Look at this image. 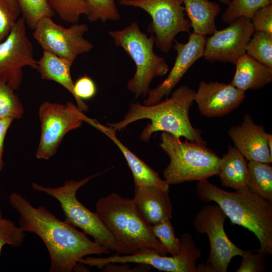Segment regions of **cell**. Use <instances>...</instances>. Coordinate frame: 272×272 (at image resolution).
<instances>
[{
	"label": "cell",
	"mask_w": 272,
	"mask_h": 272,
	"mask_svg": "<svg viewBox=\"0 0 272 272\" xmlns=\"http://www.w3.org/2000/svg\"><path fill=\"white\" fill-rule=\"evenodd\" d=\"M12 207L20 214L19 225L25 232L37 235L49 252L50 272H71L85 256L109 254L107 248L92 241L81 232L57 218L45 207L35 208L23 196L12 192L9 196Z\"/></svg>",
	"instance_id": "6da1fadb"
},
{
	"label": "cell",
	"mask_w": 272,
	"mask_h": 272,
	"mask_svg": "<svg viewBox=\"0 0 272 272\" xmlns=\"http://www.w3.org/2000/svg\"><path fill=\"white\" fill-rule=\"evenodd\" d=\"M195 91L182 85L176 89L170 97H167L157 104L145 105L139 102L132 103L122 120L108 123L106 126L116 131L134 121L148 119L151 122L140 135L142 141L148 142L153 133L160 131L206 146V141L201 137V131L193 127L189 117Z\"/></svg>",
	"instance_id": "7a4b0ae2"
},
{
	"label": "cell",
	"mask_w": 272,
	"mask_h": 272,
	"mask_svg": "<svg viewBox=\"0 0 272 272\" xmlns=\"http://www.w3.org/2000/svg\"><path fill=\"white\" fill-rule=\"evenodd\" d=\"M196 193L201 200L218 205L233 224L253 233L260 243L255 250L266 255L272 254V202L248 186L229 192L207 179L198 181Z\"/></svg>",
	"instance_id": "3957f363"
},
{
	"label": "cell",
	"mask_w": 272,
	"mask_h": 272,
	"mask_svg": "<svg viewBox=\"0 0 272 272\" xmlns=\"http://www.w3.org/2000/svg\"><path fill=\"white\" fill-rule=\"evenodd\" d=\"M95 209L117 244L116 254L130 255L154 251L167 255V250L154 235L152 225L143 218L133 199L112 192L99 198Z\"/></svg>",
	"instance_id": "277c9868"
},
{
	"label": "cell",
	"mask_w": 272,
	"mask_h": 272,
	"mask_svg": "<svg viewBox=\"0 0 272 272\" xmlns=\"http://www.w3.org/2000/svg\"><path fill=\"white\" fill-rule=\"evenodd\" d=\"M159 145L170 159L163 172L170 185L200 181L218 175L221 158L206 146L162 132Z\"/></svg>",
	"instance_id": "5b68a950"
},
{
	"label": "cell",
	"mask_w": 272,
	"mask_h": 272,
	"mask_svg": "<svg viewBox=\"0 0 272 272\" xmlns=\"http://www.w3.org/2000/svg\"><path fill=\"white\" fill-rule=\"evenodd\" d=\"M109 35L115 45L123 48L135 64V71L127 82V89L135 98L146 97L153 79L162 77L169 71L165 59L154 52L153 34L148 37L141 31L137 22H132L121 30L109 31Z\"/></svg>",
	"instance_id": "8992f818"
},
{
	"label": "cell",
	"mask_w": 272,
	"mask_h": 272,
	"mask_svg": "<svg viewBox=\"0 0 272 272\" xmlns=\"http://www.w3.org/2000/svg\"><path fill=\"white\" fill-rule=\"evenodd\" d=\"M100 174L97 173L79 181H65L62 186L57 187H44L35 182L32 183V187L34 190L46 193L59 201L65 216V222L79 228L85 234L91 236L95 242L116 253L117 244L97 213L90 211L76 197L80 188Z\"/></svg>",
	"instance_id": "52a82bcc"
},
{
	"label": "cell",
	"mask_w": 272,
	"mask_h": 272,
	"mask_svg": "<svg viewBox=\"0 0 272 272\" xmlns=\"http://www.w3.org/2000/svg\"><path fill=\"white\" fill-rule=\"evenodd\" d=\"M227 218L217 203L203 206L194 217L195 229L207 234L210 244L206 262L196 265V272H226L231 259L243 254L244 251L230 240L225 231Z\"/></svg>",
	"instance_id": "ba28073f"
},
{
	"label": "cell",
	"mask_w": 272,
	"mask_h": 272,
	"mask_svg": "<svg viewBox=\"0 0 272 272\" xmlns=\"http://www.w3.org/2000/svg\"><path fill=\"white\" fill-rule=\"evenodd\" d=\"M119 4L141 9L150 16L148 32L153 34L155 45L163 53L170 51L178 34L190 33L191 26L182 0H119Z\"/></svg>",
	"instance_id": "9c48e42d"
},
{
	"label": "cell",
	"mask_w": 272,
	"mask_h": 272,
	"mask_svg": "<svg viewBox=\"0 0 272 272\" xmlns=\"http://www.w3.org/2000/svg\"><path fill=\"white\" fill-rule=\"evenodd\" d=\"M38 115L41 134L36 157L44 160L56 153L69 131L79 127L83 121L89 124L92 120L72 102L64 105L45 101L39 106Z\"/></svg>",
	"instance_id": "30bf717a"
},
{
	"label": "cell",
	"mask_w": 272,
	"mask_h": 272,
	"mask_svg": "<svg viewBox=\"0 0 272 272\" xmlns=\"http://www.w3.org/2000/svg\"><path fill=\"white\" fill-rule=\"evenodd\" d=\"M88 29L86 24L78 23L65 28L55 23L51 17H43L33 29V36L43 50L75 60L79 55L87 53L94 47L84 37Z\"/></svg>",
	"instance_id": "8fae6325"
},
{
	"label": "cell",
	"mask_w": 272,
	"mask_h": 272,
	"mask_svg": "<svg viewBox=\"0 0 272 272\" xmlns=\"http://www.w3.org/2000/svg\"><path fill=\"white\" fill-rule=\"evenodd\" d=\"M32 46L27 35L25 20L23 17L19 18L9 35L0 43V82L14 90L19 89L23 68L37 67Z\"/></svg>",
	"instance_id": "7c38bea8"
},
{
	"label": "cell",
	"mask_w": 272,
	"mask_h": 272,
	"mask_svg": "<svg viewBox=\"0 0 272 272\" xmlns=\"http://www.w3.org/2000/svg\"><path fill=\"white\" fill-rule=\"evenodd\" d=\"M254 32L250 19L239 18L226 28L216 30L206 38L203 57L210 61L235 64L246 53V46Z\"/></svg>",
	"instance_id": "4fadbf2b"
},
{
	"label": "cell",
	"mask_w": 272,
	"mask_h": 272,
	"mask_svg": "<svg viewBox=\"0 0 272 272\" xmlns=\"http://www.w3.org/2000/svg\"><path fill=\"white\" fill-rule=\"evenodd\" d=\"M206 40V36L192 32L185 43L174 40V48L177 53L174 65L167 78L156 87L149 90L144 105L157 104L164 96H168L190 67L203 56Z\"/></svg>",
	"instance_id": "5bb4252c"
},
{
	"label": "cell",
	"mask_w": 272,
	"mask_h": 272,
	"mask_svg": "<svg viewBox=\"0 0 272 272\" xmlns=\"http://www.w3.org/2000/svg\"><path fill=\"white\" fill-rule=\"evenodd\" d=\"M245 98V92L230 84L201 81L194 101L201 114L214 118L230 113L240 105Z\"/></svg>",
	"instance_id": "9a60e30c"
},
{
	"label": "cell",
	"mask_w": 272,
	"mask_h": 272,
	"mask_svg": "<svg viewBox=\"0 0 272 272\" xmlns=\"http://www.w3.org/2000/svg\"><path fill=\"white\" fill-rule=\"evenodd\" d=\"M228 132L234 147L247 160L272 162L267 145V132L263 125L254 123L250 115L245 114L240 124L231 126Z\"/></svg>",
	"instance_id": "2e32d148"
},
{
	"label": "cell",
	"mask_w": 272,
	"mask_h": 272,
	"mask_svg": "<svg viewBox=\"0 0 272 272\" xmlns=\"http://www.w3.org/2000/svg\"><path fill=\"white\" fill-rule=\"evenodd\" d=\"M81 262L89 267H96L101 269L108 263H137L153 267L159 270L168 272H187L190 268L188 255L182 252L176 256L161 255L154 251L141 252L130 255L116 254L107 257H87Z\"/></svg>",
	"instance_id": "e0dca14e"
},
{
	"label": "cell",
	"mask_w": 272,
	"mask_h": 272,
	"mask_svg": "<svg viewBox=\"0 0 272 272\" xmlns=\"http://www.w3.org/2000/svg\"><path fill=\"white\" fill-rule=\"evenodd\" d=\"M133 200L143 218L151 225L172 218L169 192L160 187H135Z\"/></svg>",
	"instance_id": "ac0fdd59"
},
{
	"label": "cell",
	"mask_w": 272,
	"mask_h": 272,
	"mask_svg": "<svg viewBox=\"0 0 272 272\" xmlns=\"http://www.w3.org/2000/svg\"><path fill=\"white\" fill-rule=\"evenodd\" d=\"M92 125L105 134L121 151L131 171L135 187L156 186L169 192L170 185L160 178L157 172L125 146L117 138L115 131L96 120Z\"/></svg>",
	"instance_id": "d6986e66"
},
{
	"label": "cell",
	"mask_w": 272,
	"mask_h": 272,
	"mask_svg": "<svg viewBox=\"0 0 272 272\" xmlns=\"http://www.w3.org/2000/svg\"><path fill=\"white\" fill-rule=\"evenodd\" d=\"M234 64L236 71L230 84L243 92L249 89H259L272 82V69L246 53L240 57Z\"/></svg>",
	"instance_id": "ffe728a7"
},
{
	"label": "cell",
	"mask_w": 272,
	"mask_h": 272,
	"mask_svg": "<svg viewBox=\"0 0 272 272\" xmlns=\"http://www.w3.org/2000/svg\"><path fill=\"white\" fill-rule=\"evenodd\" d=\"M185 14L193 32L206 36L217 30L216 18L221 11L220 5L209 0H182Z\"/></svg>",
	"instance_id": "44dd1931"
},
{
	"label": "cell",
	"mask_w": 272,
	"mask_h": 272,
	"mask_svg": "<svg viewBox=\"0 0 272 272\" xmlns=\"http://www.w3.org/2000/svg\"><path fill=\"white\" fill-rule=\"evenodd\" d=\"M218 175L223 186L235 190L247 186V163L235 147L229 146L227 152L221 158Z\"/></svg>",
	"instance_id": "7402d4cb"
},
{
	"label": "cell",
	"mask_w": 272,
	"mask_h": 272,
	"mask_svg": "<svg viewBox=\"0 0 272 272\" xmlns=\"http://www.w3.org/2000/svg\"><path fill=\"white\" fill-rule=\"evenodd\" d=\"M74 60L59 57L47 51L38 61L37 70L43 80L53 81L67 90L75 98L71 69Z\"/></svg>",
	"instance_id": "603a6c76"
},
{
	"label": "cell",
	"mask_w": 272,
	"mask_h": 272,
	"mask_svg": "<svg viewBox=\"0 0 272 272\" xmlns=\"http://www.w3.org/2000/svg\"><path fill=\"white\" fill-rule=\"evenodd\" d=\"M247 186L260 196L272 202V167L270 164L247 163Z\"/></svg>",
	"instance_id": "cb8c5ba5"
},
{
	"label": "cell",
	"mask_w": 272,
	"mask_h": 272,
	"mask_svg": "<svg viewBox=\"0 0 272 272\" xmlns=\"http://www.w3.org/2000/svg\"><path fill=\"white\" fill-rule=\"evenodd\" d=\"M246 46V53L272 69V35L255 31Z\"/></svg>",
	"instance_id": "d4e9b609"
},
{
	"label": "cell",
	"mask_w": 272,
	"mask_h": 272,
	"mask_svg": "<svg viewBox=\"0 0 272 272\" xmlns=\"http://www.w3.org/2000/svg\"><path fill=\"white\" fill-rule=\"evenodd\" d=\"M49 7L62 20L79 23L81 16L88 13L87 0H47Z\"/></svg>",
	"instance_id": "484cf974"
},
{
	"label": "cell",
	"mask_w": 272,
	"mask_h": 272,
	"mask_svg": "<svg viewBox=\"0 0 272 272\" xmlns=\"http://www.w3.org/2000/svg\"><path fill=\"white\" fill-rule=\"evenodd\" d=\"M269 5L271 0H232L223 13L222 19L229 24L242 17L251 20L257 10Z\"/></svg>",
	"instance_id": "4316f807"
},
{
	"label": "cell",
	"mask_w": 272,
	"mask_h": 272,
	"mask_svg": "<svg viewBox=\"0 0 272 272\" xmlns=\"http://www.w3.org/2000/svg\"><path fill=\"white\" fill-rule=\"evenodd\" d=\"M17 2L26 25L32 29L41 19L52 18L55 14L47 0H17Z\"/></svg>",
	"instance_id": "83f0119b"
},
{
	"label": "cell",
	"mask_w": 272,
	"mask_h": 272,
	"mask_svg": "<svg viewBox=\"0 0 272 272\" xmlns=\"http://www.w3.org/2000/svg\"><path fill=\"white\" fill-rule=\"evenodd\" d=\"M14 90L0 82V119H20L24 113L23 105Z\"/></svg>",
	"instance_id": "f1b7e54d"
},
{
	"label": "cell",
	"mask_w": 272,
	"mask_h": 272,
	"mask_svg": "<svg viewBox=\"0 0 272 272\" xmlns=\"http://www.w3.org/2000/svg\"><path fill=\"white\" fill-rule=\"evenodd\" d=\"M88 13L86 16L91 22L100 21H117L121 16L115 0H87Z\"/></svg>",
	"instance_id": "f546056e"
},
{
	"label": "cell",
	"mask_w": 272,
	"mask_h": 272,
	"mask_svg": "<svg viewBox=\"0 0 272 272\" xmlns=\"http://www.w3.org/2000/svg\"><path fill=\"white\" fill-rule=\"evenodd\" d=\"M155 236L171 256H176L181 252L180 239L175 236L174 226L170 220L162 221L152 225Z\"/></svg>",
	"instance_id": "4dcf8cb0"
},
{
	"label": "cell",
	"mask_w": 272,
	"mask_h": 272,
	"mask_svg": "<svg viewBox=\"0 0 272 272\" xmlns=\"http://www.w3.org/2000/svg\"><path fill=\"white\" fill-rule=\"evenodd\" d=\"M21 13L9 0H0V43L9 35Z\"/></svg>",
	"instance_id": "1f68e13d"
},
{
	"label": "cell",
	"mask_w": 272,
	"mask_h": 272,
	"mask_svg": "<svg viewBox=\"0 0 272 272\" xmlns=\"http://www.w3.org/2000/svg\"><path fill=\"white\" fill-rule=\"evenodd\" d=\"M75 100L79 109L83 112L88 110V106L83 101L92 98L97 92L93 80L87 75L78 78L74 84Z\"/></svg>",
	"instance_id": "d6a6232c"
},
{
	"label": "cell",
	"mask_w": 272,
	"mask_h": 272,
	"mask_svg": "<svg viewBox=\"0 0 272 272\" xmlns=\"http://www.w3.org/2000/svg\"><path fill=\"white\" fill-rule=\"evenodd\" d=\"M25 232L12 221L2 218L0 222V253L6 244L18 247L23 243Z\"/></svg>",
	"instance_id": "836d02e7"
},
{
	"label": "cell",
	"mask_w": 272,
	"mask_h": 272,
	"mask_svg": "<svg viewBox=\"0 0 272 272\" xmlns=\"http://www.w3.org/2000/svg\"><path fill=\"white\" fill-rule=\"evenodd\" d=\"M244 251L242 260L237 272H262L265 271L264 259L266 255L255 250Z\"/></svg>",
	"instance_id": "e575fe53"
},
{
	"label": "cell",
	"mask_w": 272,
	"mask_h": 272,
	"mask_svg": "<svg viewBox=\"0 0 272 272\" xmlns=\"http://www.w3.org/2000/svg\"><path fill=\"white\" fill-rule=\"evenodd\" d=\"M254 32H262L272 35V5L257 10L251 18Z\"/></svg>",
	"instance_id": "d590c367"
},
{
	"label": "cell",
	"mask_w": 272,
	"mask_h": 272,
	"mask_svg": "<svg viewBox=\"0 0 272 272\" xmlns=\"http://www.w3.org/2000/svg\"><path fill=\"white\" fill-rule=\"evenodd\" d=\"M108 263L105 264L101 269L102 271L106 272H133V271H148L151 266L144 264H139L136 267L131 268L128 263Z\"/></svg>",
	"instance_id": "8d00e7d4"
},
{
	"label": "cell",
	"mask_w": 272,
	"mask_h": 272,
	"mask_svg": "<svg viewBox=\"0 0 272 272\" xmlns=\"http://www.w3.org/2000/svg\"><path fill=\"white\" fill-rule=\"evenodd\" d=\"M14 119L5 118L0 119V170L4 167L3 154L4 151V143L7 130L11 125Z\"/></svg>",
	"instance_id": "74e56055"
},
{
	"label": "cell",
	"mask_w": 272,
	"mask_h": 272,
	"mask_svg": "<svg viewBox=\"0 0 272 272\" xmlns=\"http://www.w3.org/2000/svg\"><path fill=\"white\" fill-rule=\"evenodd\" d=\"M73 270L75 271H89V267L81 262H78Z\"/></svg>",
	"instance_id": "f35d334b"
},
{
	"label": "cell",
	"mask_w": 272,
	"mask_h": 272,
	"mask_svg": "<svg viewBox=\"0 0 272 272\" xmlns=\"http://www.w3.org/2000/svg\"><path fill=\"white\" fill-rule=\"evenodd\" d=\"M267 145L270 155L272 156V134L267 133Z\"/></svg>",
	"instance_id": "ab89813d"
},
{
	"label": "cell",
	"mask_w": 272,
	"mask_h": 272,
	"mask_svg": "<svg viewBox=\"0 0 272 272\" xmlns=\"http://www.w3.org/2000/svg\"><path fill=\"white\" fill-rule=\"evenodd\" d=\"M15 6L19 8L17 0H9Z\"/></svg>",
	"instance_id": "60d3db41"
},
{
	"label": "cell",
	"mask_w": 272,
	"mask_h": 272,
	"mask_svg": "<svg viewBox=\"0 0 272 272\" xmlns=\"http://www.w3.org/2000/svg\"><path fill=\"white\" fill-rule=\"evenodd\" d=\"M223 4L228 5V4L230 2L231 0H217Z\"/></svg>",
	"instance_id": "b9f144b4"
},
{
	"label": "cell",
	"mask_w": 272,
	"mask_h": 272,
	"mask_svg": "<svg viewBox=\"0 0 272 272\" xmlns=\"http://www.w3.org/2000/svg\"><path fill=\"white\" fill-rule=\"evenodd\" d=\"M2 219V214H1V211H0V222H1V221Z\"/></svg>",
	"instance_id": "7bdbcfd3"
}]
</instances>
